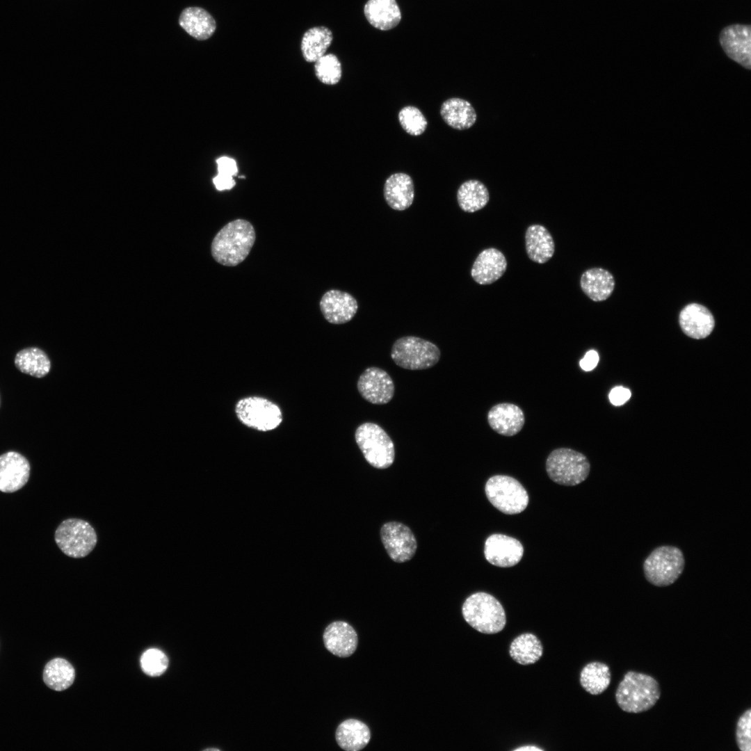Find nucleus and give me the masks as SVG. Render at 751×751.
<instances>
[{"instance_id": "nucleus-1", "label": "nucleus", "mask_w": 751, "mask_h": 751, "mask_svg": "<svg viewBox=\"0 0 751 751\" xmlns=\"http://www.w3.org/2000/svg\"><path fill=\"white\" fill-rule=\"evenodd\" d=\"M255 230L251 223L236 219L226 224L214 236L211 252L214 260L225 266L243 261L253 247Z\"/></svg>"}, {"instance_id": "nucleus-2", "label": "nucleus", "mask_w": 751, "mask_h": 751, "mask_svg": "<svg viewBox=\"0 0 751 751\" xmlns=\"http://www.w3.org/2000/svg\"><path fill=\"white\" fill-rule=\"evenodd\" d=\"M659 684L653 677L628 671L617 686L615 700L624 711L638 713L652 709L659 700Z\"/></svg>"}, {"instance_id": "nucleus-3", "label": "nucleus", "mask_w": 751, "mask_h": 751, "mask_svg": "<svg viewBox=\"0 0 751 751\" xmlns=\"http://www.w3.org/2000/svg\"><path fill=\"white\" fill-rule=\"evenodd\" d=\"M462 613L465 621L483 633H498L506 624L505 611L501 603L484 592L468 597L463 603Z\"/></svg>"}, {"instance_id": "nucleus-4", "label": "nucleus", "mask_w": 751, "mask_h": 751, "mask_svg": "<svg viewBox=\"0 0 751 751\" xmlns=\"http://www.w3.org/2000/svg\"><path fill=\"white\" fill-rule=\"evenodd\" d=\"M684 566L685 558L682 551L671 545L655 548L643 565L647 581L657 587L673 584L683 573Z\"/></svg>"}, {"instance_id": "nucleus-5", "label": "nucleus", "mask_w": 751, "mask_h": 751, "mask_svg": "<svg viewBox=\"0 0 751 751\" xmlns=\"http://www.w3.org/2000/svg\"><path fill=\"white\" fill-rule=\"evenodd\" d=\"M355 439L365 460L373 467L385 469L394 463V442L379 425L372 422L360 425L356 428Z\"/></svg>"}, {"instance_id": "nucleus-6", "label": "nucleus", "mask_w": 751, "mask_h": 751, "mask_svg": "<svg viewBox=\"0 0 751 751\" xmlns=\"http://www.w3.org/2000/svg\"><path fill=\"white\" fill-rule=\"evenodd\" d=\"M440 355V350L435 344L414 336L398 339L391 350L394 362L408 370L431 368L439 362Z\"/></svg>"}, {"instance_id": "nucleus-7", "label": "nucleus", "mask_w": 751, "mask_h": 751, "mask_svg": "<svg viewBox=\"0 0 751 751\" xmlns=\"http://www.w3.org/2000/svg\"><path fill=\"white\" fill-rule=\"evenodd\" d=\"M546 470L554 482L566 486L576 485L589 475L590 465L588 458L574 450L560 448L554 450L546 461Z\"/></svg>"}, {"instance_id": "nucleus-8", "label": "nucleus", "mask_w": 751, "mask_h": 751, "mask_svg": "<svg viewBox=\"0 0 751 751\" xmlns=\"http://www.w3.org/2000/svg\"><path fill=\"white\" fill-rule=\"evenodd\" d=\"M235 414L241 423L260 432L278 428L283 421L282 412L274 402L261 396L241 398L235 405Z\"/></svg>"}, {"instance_id": "nucleus-9", "label": "nucleus", "mask_w": 751, "mask_h": 751, "mask_svg": "<svg viewBox=\"0 0 751 751\" xmlns=\"http://www.w3.org/2000/svg\"><path fill=\"white\" fill-rule=\"evenodd\" d=\"M54 538L61 551L74 558L88 555L97 542L93 527L88 522L77 518L63 521L55 531Z\"/></svg>"}, {"instance_id": "nucleus-10", "label": "nucleus", "mask_w": 751, "mask_h": 751, "mask_svg": "<svg viewBox=\"0 0 751 751\" xmlns=\"http://www.w3.org/2000/svg\"><path fill=\"white\" fill-rule=\"evenodd\" d=\"M485 492L492 506L506 515L520 513L528 504L529 497L525 488L517 480L508 476L496 475L490 478Z\"/></svg>"}, {"instance_id": "nucleus-11", "label": "nucleus", "mask_w": 751, "mask_h": 751, "mask_svg": "<svg viewBox=\"0 0 751 751\" xmlns=\"http://www.w3.org/2000/svg\"><path fill=\"white\" fill-rule=\"evenodd\" d=\"M380 534L382 544L393 561L405 563L414 556L417 542L407 526L398 522H387L382 526Z\"/></svg>"}, {"instance_id": "nucleus-12", "label": "nucleus", "mask_w": 751, "mask_h": 751, "mask_svg": "<svg viewBox=\"0 0 751 751\" xmlns=\"http://www.w3.org/2000/svg\"><path fill=\"white\" fill-rule=\"evenodd\" d=\"M721 48L728 58L746 70L751 69V25L732 24L721 29Z\"/></svg>"}, {"instance_id": "nucleus-13", "label": "nucleus", "mask_w": 751, "mask_h": 751, "mask_svg": "<svg viewBox=\"0 0 751 751\" xmlns=\"http://www.w3.org/2000/svg\"><path fill=\"white\" fill-rule=\"evenodd\" d=\"M357 387L364 400L375 405L388 403L395 391L394 381L389 373L376 366L369 367L362 373Z\"/></svg>"}, {"instance_id": "nucleus-14", "label": "nucleus", "mask_w": 751, "mask_h": 751, "mask_svg": "<svg viewBox=\"0 0 751 751\" xmlns=\"http://www.w3.org/2000/svg\"><path fill=\"white\" fill-rule=\"evenodd\" d=\"M484 554L493 565L509 567L517 565L524 554V547L517 539L500 533L490 535L485 540Z\"/></svg>"}, {"instance_id": "nucleus-15", "label": "nucleus", "mask_w": 751, "mask_h": 751, "mask_svg": "<svg viewBox=\"0 0 751 751\" xmlns=\"http://www.w3.org/2000/svg\"><path fill=\"white\" fill-rule=\"evenodd\" d=\"M28 460L16 451H8L0 455V491L12 493L20 490L28 482L30 475Z\"/></svg>"}, {"instance_id": "nucleus-16", "label": "nucleus", "mask_w": 751, "mask_h": 751, "mask_svg": "<svg viewBox=\"0 0 751 751\" xmlns=\"http://www.w3.org/2000/svg\"><path fill=\"white\" fill-rule=\"evenodd\" d=\"M319 305L325 319L336 325L350 321L358 309L357 302L352 295L337 289L326 291Z\"/></svg>"}, {"instance_id": "nucleus-17", "label": "nucleus", "mask_w": 751, "mask_h": 751, "mask_svg": "<svg viewBox=\"0 0 751 751\" xmlns=\"http://www.w3.org/2000/svg\"><path fill=\"white\" fill-rule=\"evenodd\" d=\"M506 268L504 255L496 248H490L478 255L471 267V275L479 284H490L501 278Z\"/></svg>"}, {"instance_id": "nucleus-18", "label": "nucleus", "mask_w": 751, "mask_h": 751, "mask_svg": "<svg viewBox=\"0 0 751 751\" xmlns=\"http://www.w3.org/2000/svg\"><path fill=\"white\" fill-rule=\"evenodd\" d=\"M679 321L684 334L696 339L708 337L715 326L711 312L706 307L697 303L686 305L681 311Z\"/></svg>"}, {"instance_id": "nucleus-19", "label": "nucleus", "mask_w": 751, "mask_h": 751, "mask_svg": "<svg viewBox=\"0 0 751 751\" xmlns=\"http://www.w3.org/2000/svg\"><path fill=\"white\" fill-rule=\"evenodd\" d=\"M323 638L325 648L339 657H348L357 648V633L353 627L346 622L336 621L330 623L325 628Z\"/></svg>"}, {"instance_id": "nucleus-20", "label": "nucleus", "mask_w": 751, "mask_h": 751, "mask_svg": "<svg viewBox=\"0 0 751 751\" xmlns=\"http://www.w3.org/2000/svg\"><path fill=\"white\" fill-rule=\"evenodd\" d=\"M490 427L504 436L517 434L524 424V414L519 407L512 403H499L493 406L487 414Z\"/></svg>"}, {"instance_id": "nucleus-21", "label": "nucleus", "mask_w": 751, "mask_h": 751, "mask_svg": "<svg viewBox=\"0 0 751 751\" xmlns=\"http://www.w3.org/2000/svg\"><path fill=\"white\" fill-rule=\"evenodd\" d=\"M384 196L387 204L393 209L403 211L413 202L414 188L410 175L397 172L389 176L384 185Z\"/></svg>"}, {"instance_id": "nucleus-22", "label": "nucleus", "mask_w": 751, "mask_h": 751, "mask_svg": "<svg viewBox=\"0 0 751 751\" xmlns=\"http://www.w3.org/2000/svg\"><path fill=\"white\" fill-rule=\"evenodd\" d=\"M366 19L381 31L395 28L401 22V13L396 0H368L364 7Z\"/></svg>"}, {"instance_id": "nucleus-23", "label": "nucleus", "mask_w": 751, "mask_h": 751, "mask_svg": "<svg viewBox=\"0 0 751 751\" xmlns=\"http://www.w3.org/2000/svg\"><path fill=\"white\" fill-rule=\"evenodd\" d=\"M179 24L188 34L198 40L209 39L216 29L214 18L200 7L184 9L180 14Z\"/></svg>"}, {"instance_id": "nucleus-24", "label": "nucleus", "mask_w": 751, "mask_h": 751, "mask_svg": "<svg viewBox=\"0 0 751 751\" xmlns=\"http://www.w3.org/2000/svg\"><path fill=\"white\" fill-rule=\"evenodd\" d=\"M526 251L531 260L544 264L554 255L555 243L550 232L541 225H530L525 234Z\"/></svg>"}, {"instance_id": "nucleus-25", "label": "nucleus", "mask_w": 751, "mask_h": 751, "mask_svg": "<svg viewBox=\"0 0 751 751\" xmlns=\"http://www.w3.org/2000/svg\"><path fill=\"white\" fill-rule=\"evenodd\" d=\"M580 286L589 298L599 302L611 296L615 287V280L608 270L601 268H592L583 273Z\"/></svg>"}, {"instance_id": "nucleus-26", "label": "nucleus", "mask_w": 751, "mask_h": 751, "mask_svg": "<svg viewBox=\"0 0 751 751\" xmlns=\"http://www.w3.org/2000/svg\"><path fill=\"white\" fill-rule=\"evenodd\" d=\"M440 114L449 126L458 130L470 128L477 118L473 106L468 101L458 97L444 101L441 106Z\"/></svg>"}, {"instance_id": "nucleus-27", "label": "nucleus", "mask_w": 751, "mask_h": 751, "mask_svg": "<svg viewBox=\"0 0 751 751\" xmlns=\"http://www.w3.org/2000/svg\"><path fill=\"white\" fill-rule=\"evenodd\" d=\"M335 738L343 750L358 751L369 743L371 732L365 723L356 719H348L339 725Z\"/></svg>"}, {"instance_id": "nucleus-28", "label": "nucleus", "mask_w": 751, "mask_h": 751, "mask_svg": "<svg viewBox=\"0 0 751 751\" xmlns=\"http://www.w3.org/2000/svg\"><path fill=\"white\" fill-rule=\"evenodd\" d=\"M333 40L332 31L325 26H315L308 29L301 41L302 56L307 62H315L325 54Z\"/></svg>"}, {"instance_id": "nucleus-29", "label": "nucleus", "mask_w": 751, "mask_h": 751, "mask_svg": "<svg viewBox=\"0 0 751 751\" xmlns=\"http://www.w3.org/2000/svg\"><path fill=\"white\" fill-rule=\"evenodd\" d=\"M15 364L21 372L38 378L45 377L51 369L47 355L36 347L19 350L15 357Z\"/></svg>"}, {"instance_id": "nucleus-30", "label": "nucleus", "mask_w": 751, "mask_h": 751, "mask_svg": "<svg viewBox=\"0 0 751 751\" xmlns=\"http://www.w3.org/2000/svg\"><path fill=\"white\" fill-rule=\"evenodd\" d=\"M457 200L462 210L473 213L483 209L488 203L490 194L484 184L476 179H470L460 186Z\"/></svg>"}, {"instance_id": "nucleus-31", "label": "nucleus", "mask_w": 751, "mask_h": 751, "mask_svg": "<svg viewBox=\"0 0 751 751\" xmlns=\"http://www.w3.org/2000/svg\"><path fill=\"white\" fill-rule=\"evenodd\" d=\"M511 658L521 665L537 662L543 654V647L538 638L533 633H524L516 637L509 648Z\"/></svg>"}, {"instance_id": "nucleus-32", "label": "nucleus", "mask_w": 751, "mask_h": 751, "mask_svg": "<svg viewBox=\"0 0 751 751\" xmlns=\"http://www.w3.org/2000/svg\"><path fill=\"white\" fill-rule=\"evenodd\" d=\"M43 681L51 689L62 691L68 688L74 682L75 670L72 664L62 658L49 661L43 670Z\"/></svg>"}, {"instance_id": "nucleus-33", "label": "nucleus", "mask_w": 751, "mask_h": 751, "mask_svg": "<svg viewBox=\"0 0 751 751\" xmlns=\"http://www.w3.org/2000/svg\"><path fill=\"white\" fill-rule=\"evenodd\" d=\"M609 667L601 662L593 661L586 664L580 673L582 687L591 695H597L606 690L611 684Z\"/></svg>"}, {"instance_id": "nucleus-34", "label": "nucleus", "mask_w": 751, "mask_h": 751, "mask_svg": "<svg viewBox=\"0 0 751 751\" xmlns=\"http://www.w3.org/2000/svg\"><path fill=\"white\" fill-rule=\"evenodd\" d=\"M314 71L317 79L326 85L337 84L341 77V65L334 54H324L315 62Z\"/></svg>"}, {"instance_id": "nucleus-35", "label": "nucleus", "mask_w": 751, "mask_h": 751, "mask_svg": "<svg viewBox=\"0 0 751 751\" xmlns=\"http://www.w3.org/2000/svg\"><path fill=\"white\" fill-rule=\"evenodd\" d=\"M398 120L402 128L412 136L422 134L428 125L423 113L413 106L403 107L398 113Z\"/></svg>"}, {"instance_id": "nucleus-36", "label": "nucleus", "mask_w": 751, "mask_h": 751, "mask_svg": "<svg viewBox=\"0 0 751 751\" xmlns=\"http://www.w3.org/2000/svg\"><path fill=\"white\" fill-rule=\"evenodd\" d=\"M140 665L146 675L158 677L166 670L168 659L162 651L152 648L143 652L140 657Z\"/></svg>"}, {"instance_id": "nucleus-37", "label": "nucleus", "mask_w": 751, "mask_h": 751, "mask_svg": "<svg viewBox=\"0 0 751 751\" xmlns=\"http://www.w3.org/2000/svg\"><path fill=\"white\" fill-rule=\"evenodd\" d=\"M736 742L741 751L751 750V709H748L738 718L736 728Z\"/></svg>"}, {"instance_id": "nucleus-38", "label": "nucleus", "mask_w": 751, "mask_h": 751, "mask_svg": "<svg viewBox=\"0 0 751 751\" xmlns=\"http://www.w3.org/2000/svg\"><path fill=\"white\" fill-rule=\"evenodd\" d=\"M218 173L234 177L238 172L236 161L229 156H223L216 160Z\"/></svg>"}, {"instance_id": "nucleus-39", "label": "nucleus", "mask_w": 751, "mask_h": 751, "mask_svg": "<svg viewBox=\"0 0 751 751\" xmlns=\"http://www.w3.org/2000/svg\"><path fill=\"white\" fill-rule=\"evenodd\" d=\"M608 397L613 405L620 406L625 403L630 398L631 391L627 388L618 386L611 389Z\"/></svg>"}, {"instance_id": "nucleus-40", "label": "nucleus", "mask_w": 751, "mask_h": 751, "mask_svg": "<svg viewBox=\"0 0 751 751\" xmlns=\"http://www.w3.org/2000/svg\"><path fill=\"white\" fill-rule=\"evenodd\" d=\"M216 188L219 191L231 190L236 185L233 177L218 173L213 179Z\"/></svg>"}, {"instance_id": "nucleus-41", "label": "nucleus", "mask_w": 751, "mask_h": 751, "mask_svg": "<svg viewBox=\"0 0 751 751\" xmlns=\"http://www.w3.org/2000/svg\"><path fill=\"white\" fill-rule=\"evenodd\" d=\"M598 362L599 355L597 352L595 350H588L583 358L580 360L579 365L583 370L589 371L596 367Z\"/></svg>"}, {"instance_id": "nucleus-42", "label": "nucleus", "mask_w": 751, "mask_h": 751, "mask_svg": "<svg viewBox=\"0 0 751 751\" xmlns=\"http://www.w3.org/2000/svg\"><path fill=\"white\" fill-rule=\"evenodd\" d=\"M515 751H526V750H543L542 748L535 745H526L515 749Z\"/></svg>"}, {"instance_id": "nucleus-43", "label": "nucleus", "mask_w": 751, "mask_h": 751, "mask_svg": "<svg viewBox=\"0 0 751 751\" xmlns=\"http://www.w3.org/2000/svg\"><path fill=\"white\" fill-rule=\"evenodd\" d=\"M204 750H206V751H207V750H216V751H219L220 750H219V749H218V748H207V749H204Z\"/></svg>"}]
</instances>
